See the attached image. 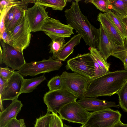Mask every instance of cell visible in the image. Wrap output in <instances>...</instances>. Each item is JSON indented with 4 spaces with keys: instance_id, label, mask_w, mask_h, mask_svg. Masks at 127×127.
Wrapping results in <instances>:
<instances>
[{
    "instance_id": "5bb4252c",
    "label": "cell",
    "mask_w": 127,
    "mask_h": 127,
    "mask_svg": "<svg viewBox=\"0 0 127 127\" xmlns=\"http://www.w3.org/2000/svg\"><path fill=\"white\" fill-rule=\"evenodd\" d=\"M97 20L100 23L108 36L114 44L120 47L124 46L125 40L122 38L106 13H99Z\"/></svg>"
},
{
    "instance_id": "1f68e13d",
    "label": "cell",
    "mask_w": 127,
    "mask_h": 127,
    "mask_svg": "<svg viewBox=\"0 0 127 127\" xmlns=\"http://www.w3.org/2000/svg\"><path fill=\"white\" fill-rule=\"evenodd\" d=\"M15 71L8 66L0 68V76L3 79L7 80L13 75Z\"/></svg>"
},
{
    "instance_id": "603a6c76",
    "label": "cell",
    "mask_w": 127,
    "mask_h": 127,
    "mask_svg": "<svg viewBox=\"0 0 127 127\" xmlns=\"http://www.w3.org/2000/svg\"><path fill=\"white\" fill-rule=\"evenodd\" d=\"M68 1L67 0H34L33 3L50 7L54 10L62 11L66 6Z\"/></svg>"
},
{
    "instance_id": "60d3db41",
    "label": "cell",
    "mask_w": 127,
    "mask_h": 127,
    "mask_svg": "<svg viewBox=\"0 0 127 127\" xmlns=\"http://www.w3.org/2000/svg\"><path fill=\"white\" fill-rule=\"evenodd\" d=\"M80 127H91L90 126L88 125H84V124L82 125Z\"/></svg>"
},
{
    "instance_id": "836d02e7",
    "label": "cell",
    "mask_w": 127,
    "mask_h": 127,
    "mask_svg": "<svg viewBox=\"0 0 127 127\" xmlns=\"http://www.w3.org/2000/svg\"><path fill=\"white\" fill-rule=\"evenodd\" d=\"M14 17L13 7H12L7 12L4 18V23L6 28L12 22Z\"/></svg>"
},
{
    "instance_id": "44dd1931",
    "label": "cell",
    "mask_w": 127,
    "mask_h": 127,
    "mask_svg": "<svg viewBox=\"0 0 127 127\" xmlns=\"http://www.w3.org/2000/svg\"><path fill=\"white\" fill-rule=\"evenodd\" d=\"M106 13L122 38L125 40L126 37L124 26L121 17L111 10H108Z\"/></svg>"
},
{
    "instance_id": "2e32d148",
    "label": "cell",
    "mask_w": 127,
    "mask_h": 127,
    "mask_svg": "<svg viewBox=\"0 0 127 127\" xmlns=\"http://www.w3.org/2000/svg\"><path fill=\"white\" fill-rule=\"evenodd\" d=\"M99 29V39L97 48L98 50L107 61L109 57L119 51L123 46H118L113 43L108 36L100 23Z\"/></svg>"
},
{
    "instance_id": "b9f144b4",
    "label": "cell",
    "mask_w": 127,
    "mask_h": 127,
    "mask_svg": "<svg viewBox=\"0 0 127 127\" xmlns=\"http://www.w3.org/2000/svg\"><path fill=\"white\" fill-rule=\"evenodd\" d=\"M64 127H71L69 125H67L65 124H64Z\"/></svg>"
},
{
    "instance_id": "ab89813d",
    "label": "cell",
    "mask_w": 127,
    "mask_h": 127,
    "mask_svg": "<svg viewBox=\"0 0 127 127\" xmlns=\"http://www.w3.org/2000/svg\"><path fill=\"white\" fill-rule=\"evenodd\" d=\"M20 120L21 124V127H26L24 119H20Z\"/></svg>"
},
{
    "instance_id": "74e56055",
    "label": "cell",
    "mask_w": 127,
    "mask_h": 127,
    "mask_svg": "<svg viewBox=\"0 0 127 127\" xmlns=\"http://www.w3.org/2000/svg\"><path fill=\"white\" fill-rule=\"evenodd\" d=\"M121 17L124 26L126 37V40H127V16Z\"/></svg>"
},
{
    "instance_id": "e0dca14e",
    "label": "cell",
    "mask_w": 127,
    "mask_h": 127,
    "mask_svg": "<svg viewBox=\"0 0 127 127\" xmlns=\"http://www.w3.org/2000/svg\"><path fill=\"white\" fill-rule=\"evenodd\" d=\"M23 106L21 101L18 99L12 100L8 107L0 112V127H4L13 119L16 118Z\"/></svg>"
},
{
    "instance_id": "d6986e66",
    "label": "cell",
    "mask_w": 127,
    "mask_h": 127,
    "mask_svg": "<svg viewBox=\"0 0 127 127\" xmlns=\"http://www.w3.org/2000/svg\"><path fill=\"white\" fill-rule=\"evenodd\" d=\"M34 0H2L0 1V10L10 9L12 7H16L23 11L27 9L28 4L33 3Z\"/></svg>"
},
{
    "instance_id": "7c38bea8",
    "label": "cell",
    "mask_w": 127,
    "mask_h": 127,
    "mask_svg": "<svg viewBox=\"0 0 127 127\" xmlns=\"http://www.w3.org/2000/svg\"><path fill=\"white\" fill-rule=\"evenodd\" d=\"M31 7L27 8L25 15L31 32L41 31L46 19L49 16L46 11L47 7L42 5L34 3Z\"/></svg>"
},
{
    "instance_id": "5b68a950",
    "label": "cell",
    "mask_w": 127,
    "mask_h": 127,
    "mask_svg": "<svg viewBox=\"0 0 127 127\" xmlns=\"http://www.w3.org/2000/svg\"><path fill=\"white\" fill-rule=\"evenodd\" d=\"M62 61L50 57L47 60L26 63L17 71L23 76H34L41 73L59 70L63 65Z\"/></svg>"
},
{
    "instance_id": "ba28073f",
    "label": "cell",
    "mask_w": 127,
    "mask_h": 127,
    "mask_svg": "<svg viewBox=\"0 0 127 127\" xmlns=\"http://www.w3.org/2000/svg\"><path fill=\"white\" fill-rule=\"evenodd\" d=\"M122 115L110 108L91 112L84 125L91 127H113L121 121Z\"/></svg>"
},
{
    "instance_id": "9c48e42d",
    "label": "cell",
    "mask_w": 127,
    "mask_h": 127,
    "mask_svg": "<svg viewBox=\"0 0 127 127\" xmlns=\"http://www.w3.org/2000/svg\"><path fill=\"white\" fill-rule=\"evenodd\" d=\"M61 118L72 122L85 124L91 112L87 111L77 101L68 103L61 108L58 113Z\"/></svg>"
},
{
    "instance_id": "8d00e7d4",
    "label": "cell",
    "mask_w": 127,
    "mask_h": 127,
    "mask_svg": "<svg viewBox=\"0 0 127 127\" xmlns=\"http://www.w3.org/2000/svg\"><path fill=\"white\" fill-rule=\"evenodd\" d=\"M7 80L3 79L0 76V95L3 93L6 83Z\"/></svg>"
},
{
    "instance_id": "f1b7e54d",
    "label": "cell",
    "mask_w": 127,
    "mask_h": 127,
    "mask_svg": "<svg viewBox=\"0 0 127 127\" xmlns=\"http://www.w3.org/2000/svg\"><path fill=\"white\" fill-rule=\"evenodd\" d=\"M47 86L50 91L62 89V80L60 75L56 76L52 78L48 81Z\"/></svg>"
},
{
    "instance_id": "ffe728a7",
    "label": "cell",
    "mask_w": 127,
    "mask_h": 127,
    "mask_svg": "<svg viewBox=\"0 0 127 127\" xmlns=\"http://www.w3.org/2000/svg\"><path fill=\"white\" fill-rule=\"evenodd\" d=\"M46 79V77L44 75L29 79H24L21 94L31 92Z\"/></svg>"
},
{
    "instance_id": "484cf974",
    "label": "cell",
    "mask_w": 127,
    "mask_h": 127,
    "mask_svg": "<svg viewBox=\"0 0 127 127\" xmlns=\"http://www.w3.org/2000/svg\"><path fill=\"white\" fill-rule=\"evenodd\" d=\"M116 94L119 97V106L127 113V81Z\"/></svg>"
},
{
    "instance_id": "8992f818",
    "label": "cell",
    "mask_w": 127,
    "mask_h": 127,
    "mask_svg": "<svg viewBox=\"0 0 127 127\" xmlns=\"http://www.w3.org/2000/svg\"><path fill=\"white\" fill-rule=\"evenodd\" d=\"M43 101L47 107V112L57 114L61 108L78 99L66 90L62 89L49 91L43 97Z\"/></svg>"
},
{
    "instance_id": "7402d4cb",
    "label": "cell",
    "mask_w": 127,
    "mask_h": 127,
    "mask_svg": "<svg viewBox=\"0 0 127 127\" xmlns=\"http://www.w3.org/2000/svg\"><path fill=\"white\" fill-rule=\"evenodd\" d=\"M109 10L121 17L127 16V0H109Z\"/></svg>"
},
{
    "instance_id": "cb8c5ba5",
    "label": "cell",
    "mask_w": 127,
    "mask_h": 127,
    "mask_svg": "<svg viewBox=\"0 0 127 127\" xmlns=\"http://www.w3.org/2000/svg\"><path fill=\"white\" fill-rule=\"evenodd\" d=\"M90 51L92 57L99 65L109 72L110 64L107 63L98 49L96 48H90Z\"/></svg>"
},
{
    "instance_id": "9a60e30c",
    "label": "cell",
    "mask_w": 127,
    "mask_h": 127,
    "mask_svg": "<svg viewBox=\"0 0 127 127\" xmlns=\"http://www.w3.org/2000/svg\"><path fill=\"white\" fill-rule=\"evenodd\" d=\"M77 101L86 110L92 112L111 107L119 108V105L114 102L100 99L95 97H84Z\"/></svg>"
},
{
    "instance_id": "d6a6232c",
    "label": "cell",
    "mask_w": 127,
    "mask_h": 127,
    "mask_svg": "<svg viewBox=\"0 0 127 127\" xmlns=\"http://www.w3.org/2000/svg\"><path fill=\"white\" fill-rule=\"evenodd\" d=\"M92 58L93 60L95 65V77L94 78L101 76L108 72L101 67Z\"/></svg>"
},
{
    "instance_id": "4dcf8cb0",
    "label": "cell",
    "mask_w": 127,
    "mask_h": 127,
    "mask_svg": "<svg viewBox=\"0 0 127 127\" xmlns=\"http://www.w3.org/2000/svg\"><path fill=\"white\" fill-rule=\"evenodd\" d=\"M49 127H64L62 119L57 114L51 113Z\"/></svg>"
},
{
    "instance_id": "7a4b0ae2",
    "label": "cell",
    "mask_w": 127,
    "mask_h": 127,
    "mask_svg": "<svg viewBox=\"0 0 127 127\" xmlns=\"http://www.w3.org/2000/svg\"><path fill=\"white\" fill-rule=\"evenodd\" d=\"M79 1H73L70 8L65 10L67 23L82 35L87 45L90 48L97 47L99 39V29L92 25L82 13L79 5Z\"/></svg>"
},
{
    "instance_id": "f35d334b",
    "label": "cell",
    "mask_w": 127,
    "mask_h": 127,
    "mask_svg": "<svg viewBox=\"0 0 127 127\" xmlns=\"http://www.w3.org/2000/svg\"><path fill=\"white\" fill-rule=\"evenodd\" d=\"M113 127H127V124H124L121 121L116 124Z\"/></svg>"
},
{
    "instance_id": "30bf717a",
    "label": "cell",
    "mask_w": 127,
    "mask_h": 127,
    "mask_svg": "<svg viewBox=\"0 0 127 127\" xmlns=\"http://www.w3.org/2000/svg\"><path fill=\"white\" fill-rule=\"evenodd\" d=\"M73 29L69 24L62 23L59 20L49 17L41 31H43L52 41L61 38H67L74 34Z\"/></svg>"
},
{
    "instance_id": "83f0119b",
    "label": "cell",
    "mask_w": 127,
    "mask_h": 127,
    "mask_svg": "<svg viewBox=\"0 0 127 127\" xmlns=\"http://www.w3.org/2000/svg\"><path fill=\"white\" fill-rule=\"evenodd\" d=\"M14 17L11 23L6 28V29L10 32L15 28L19 22L24 12L23 11L16 7H13Z\"/></svg>"
},
{
    "instance_id": "e575fe53",
    "label": "cell",
    "mask_w": 127,
    "mask_h": 127,
    "mask_svg": "<svg viewBox=\"0 0 127 127\" xmlns=\"http://www.w3.org/2000/svg\"><path fill=\"white\" fill-rule=\"evenodd\" d=\"M10 35V32L5 29L2 33L0 34V39L8 44Z\"/></svg>"
},
{
    "instance_id": "4fadbf2b",
    "label": "cell",
    "mask_w": 127,
    "mask_h": 127,
    "mask_svg": "<svg viewBox=\"0 0 127 127\" xmlns=\"http://www.w3.org/2000/svg\"><path fill=\"white\" fill-rule=\"evenodd\" d=\"M24 79L22 75L17 71H15L7 80L3 93L0 95V100L2 101L18 99L21 94Z\"/></svg>"
},
{
    "instance_id": "3957f363",
    "label": "cell",
    "mask_w": 127,
    "mask_h": 127,
    "mask_svg": "<svg viewBox=\"0 0 127 127\" xmlns=\"http://www.w3.org/2000/svg\"><path fill=\"white\" fill-rule=\"evenodd\" d=\"M24 12L16 26L10 32L8 44L21 52L29 45L31 31Z\"/></svg>"
},
{
    "instance_id": "8fae6325",
    "label": "cell",
    "mask_w": 127,
    "mask_h": 127,
    "mask_svg": "<svg viewBox=\"0 0 127 127\" xmlns=\"http://www.w3.org/2000/svg\"><path fill=\"white\" fill-rule=\"evenodd\" d=\"M0 53L3 63L13 70H20L26 63L23 53L0 39Z\"/></svg>"
},
{
    "instance_id": "d4e9b609",
    "label": "cell",
    "mask_w": 127,
    "mask_h": 127,
    "mask_svg": "<svg viewBox=\"0 0 127 127\" xmlns=\"http://www.w3.org/2000/svg\"><path fill=\"white\" fill-rule=\"evenodd\" d=\"M65 42L64 38H61L52 41L50 43L49 45L50 50L49 52L52 54V58L53 59H57Z\"/></svg>"
},
{
    "instance_id": "ac0fdd59",
    "label": "cell",
    "mask_w": 127,
    "mask_h": 127,
    "mask_svg": "<svg viewBox=\"0 0 127 127\" xmlns=\"http://www.w3.org/2000/svg\"><path fill=\"white\" fill-rule=\"evenodd\" d=\"M82 38V35L78 34L71 37L68 41L64 44L57 59L64 61L69 56L73 53L74 48L79 44Z\"/></svg>"
},
{
    "instance_id": "6da1fadb",
    "label": "cell",
    "mask_w": 127,
    "mask_h": 127,
    "mask_svg": "<svg viewBox=\"0 0 127 127\" xmlns=\"http://www.w3.org/2000/svg\"><path fill=\"white\" fill-rule=\"evenodd\" d=\"M127 81V71L125 70L108 72L89 80L84 97L111 96L116 94Z\"/></svg>"
},
{
    "instance_id": "f546056e",
    "label": "cell",
    "mask_w": 127,
    "mask_h": 127,
    "mask_svg": "<svg viewBox=\"0 0 127 127\" xmlns=\"http://www.w3.org/2000/svg\"><path fill=\"white\" fill-rule=\"evenodd\" d=\"M51 114L47 112L45 115L37 119L34 127H49Z\"/></svg>"
},
{
    "instance_id": "d590c367",
    "label": "cell",
    "mask_w": 127,
    "mask_h": 127,
    "mask_svg": "<svg viewBox=\"0 0 127 127\" xmlns=\"http://www.w3.org/2000/svg\"><path fill=\"white\" fill-rule=\"evenodd\" d=\"M4 127H21L20 120H18L16 118L14 119Z\"/></svg>"
},
{
    "instance_id": "52a82bcc",
    "label": "cell",
    "mask_w": 127,
    "mask_h": 127,
    "mask_svg": "<svg viewBox=\"0 0 127 127\" xmlns=\"http://www.w3.org/2000/svg\"><path fill=\"white\" fill-rule=\"evenodd\" d=\"M67 70L84 76L90 80L95 78L94 62L90 53L78 54L76 57L67 60L65 66Z\"/></svg>"
},
{
    "instance_id": "277c9868",
    "label": "cell",
    "mask_w": 127,
    "mask_h": 127,
    "mask_svg": "<svg viewBox=\"0 0 127 127\" xmlns=\"http://www.w3.org/2000/svg\"><path fill=\"white\" fill-rule=\"evenodd\" d=\"M60 76L62 80V89L70 92L77 98L84 97L90 79L77 73L66 71L63 72Z\"/></svg>"
},
{
    "instance_id": "4316f807",
    "label": "cell",
    "mask_w": 127,
    "mask_h": 127,
    "mask_svg": "<svg viewBox=\"0 0 127 127\" xmlns=\"http://www.w3.org/2000/svg\"><path fill=\"white\" fill-rule=\"evenodd\" d=\"M84 2L92 3L99 10L105 13L109 10V0H85Z\"/></svg>"
}]
</instances>
